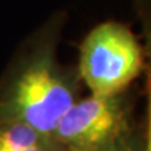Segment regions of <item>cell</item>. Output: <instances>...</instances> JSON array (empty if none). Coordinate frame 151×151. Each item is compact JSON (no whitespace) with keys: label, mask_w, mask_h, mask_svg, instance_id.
I'll use <instances>...</instances> for the list:
<instances>
[{"label":"cell","mask_w":151,"mask_h":151,"mask_svg":"<svg viewBox=\"0 0 151 151\" xmlns=\"http://www.w3.org/2000/svg\"><path fill=\"white\" fill-rule=\"evenodd\" d=\"M66 22V11H56L18 45L0 76V122L21 123L50 136L80 98L76 66L59 59Z\"/></svg>","instance_id":"6da1fadb"},{"label":"cell","mask_w":151,"mask_h":151,"mask_svg":"<svg viewBox=\"0 0 151 151\" xmlns=\"http://www.w3.org/2000/svg\"><path fill=\"white\" fill-rule=\"evenodd\" d=\"M76 69L91 95L112 97L127 92L144 73L140 37L118 20L99 22L83 38Z\"/></svg>","instance_id":"7a4b0ae2"},{"label":"cell","mask_w":151,"mask_h":151,"mask_svg":"<svg viewBox=\"0 0 151 151\" xmlns=\"http://www.w3.org/2000/svg\"><path fill=\"white\" fill-rule=\"evenodd\" d=\"M136 123L127 92L78 98L60 118L50 137L69 151H105Z\"/></svg>","instance_id":"3957f363"},{"label":"cell","mask_w":151,"mask_h":151,"mask_svg":"<svg viewBox=\"0 0 151 151\" xmlns=\"http://www.w3.org/2000/svg\"><path fill=\"white\" fill-rule=\"evenodd\" d=\"M137 22L140 25V41L144 49V88L146 112L140 124L141 148L151 151V0H130Z\"/></svg>","instance_id":"277c9868"},{"label":"cell","mask_w":151,"mask_h":151,"mask_svg":"<svg viewBox=\"0 0 151 151\" xmlns=\"http://www.w3.org/2000/svg\"><path fill=\"white\" fill-rule=\"evenodd\" d=\"M62 147L43 133L14 122H0V151H59Z\"/></svg>","instance_id":"5b68a950"},{"label":"cell","mask_w":151,"mask_h":151,"mask_svg":"<svg viewBox=\"0 0 151 151\" xmlns=\"http://www.w3.org/2000/svg\"><path fill=\"white\" fill-rule=\"evenodd\" d=\"M105 151H143L140 126L132 127L129 132L116 139Z\"/></svg>","instance_id":"8992f818"},{"label":"cell","mask_w":151,"mask_h":151,"mask_svg":"<svg viewBox=\"0 0 151 151\" xmlns=\"http://www.w3.org/2000/svg\"><path fill=\"white\" fill-rule=\"evenodd\" d=\"M59 151H69V150H65V148H60Z\"/></svg>","instance_id":"52a82bcc"}]
</instances>
